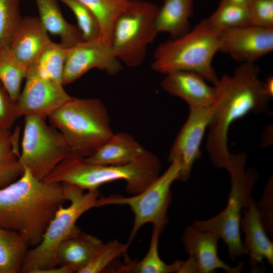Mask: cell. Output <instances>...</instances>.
<instances>
[{
    "instance_id": "8fae6325",
    "label": "cell",
    "mask_w": 273,
    "mask_h": 273,
    "mask_svg": "<svg viewBox=\"0 0 273 273\" xmlns=\"http://www.w3.org/2000/svg\"><path fill=\"white\" fill-rule=\"evenodd\" d=\"M25 79L16 102L20 116L35 115L47 119L71 98L62 84L41 75L34 64L28 68Z\"/></svg>"
},
{
    "instance_id": "6da1fadb",
    "label": "cell",
    "mask_w": 273,
    "mask_h": 273,
    "mask_svg": "<svg viewBox=\"0 0 273 273\" xmlns=\"http://www.w3.org/2000/svg\"><path fill=\"white\" fill-rule=\"evenodd\" d=\"M259 73L255 63H241L233 74L223 75L214 84L215 110L205 145L211 162L217 168L228 171L230 167L228 136L231 124L251 112H268L271 98L264 90Z\"/></svg>"
},
{
    "instance_id": "7c38bea8",
    "label": "cell",
    "mask_w": 273,
    "mask_h": 273,
    "mask_svg": "<svg viewBox=\"0 0 273 273\" xmlns=\"http://www.w3.org/2000/svg\"><path fill=\"white\" fill-rule=\"evenodd\" d=\"M219 237L215 233L199 229L193 225L185 230L182 241L185 252L189 255L181 261L178 273H211L221 269L229 273L241 272L243 262L231 266L218 256Z\"/></svg>"
},
{
    "instance_id": "9a60e30c",
    "label": "cell",
    "mask_w": 273,
    "mask_h": 273,
    "mask_svg": "<svg viewBox=\"0 0 273 273\" xmlns=\"http://www.w3.org/2000/svg\"><path fill=\"white\" fill-rule=\"evenodd\" d=\"M219 51L241 63H254L273 51V28L253 25L220 32Z\"/></svg>"
},
{
    "instance_id": "9c48e42d",
    "label": "cell",
    "mask_w": 273,
    "mask_h": 273,
    "mask_svg": "<svg viewBox=\"0 0 273 273\" xmlns=\"http://www.w3.org/2000/svg\"><path fill=\"white\" fill-rule=\"evenodd\" d=\"M165 171L141 192L129 197L111 195L101 197L102 206L119 205L128 206L134 214V221L128 238L130 244L140 229L151 223L162 231L168 223L167 211L171 202V187L178 179L181 163L179 159L170 162Z\"/></svg>"
},
{
    "instance_id": "d6986e66",
    "label": "cell",
    "mask_w": 273,
    "mask_h": 273,
    "mask_svg": "<svg viewBox=\"0 0 273 273\" xmlns=\"http://www.w3.org/2000/svg\"><path fill=\"white\" fill-rule=\"evenodd\" d=\"M104 242L80 229L64 240L56 255L57 265L66 266L79 273L99 250Z\"/></svg>"
},
{
    "instance_id": "3957f363",
    "label": "cell",
    "mask_w": 273,
    "mask_h": 273,
    "mask_svg": "<svg viewBox=\"0 0 273 273\" xmlns=\"http://www.w3.org/2000/svg\"><path fill=\"white\" fill-rule=\"evenodd\" d=\"M158 158L146 150L127 163L103 165L87 162L84 158L69 156L49 174L43 181L67 183L85 191L98 190L102 185L118 180L126 182V191L135 195L143 191L159 175Z\"/></svg>"
},
{
    "instance_id": "e575fe53",
    "label": "cell",
    "mask_w": 273,
    "mask_h": 273,
    "mask_svg": "<svg viewBox=\"0 0 273 273\" xmlns=\"http://www.w3.org/2000/svg\"><path fill=\"white\" fill-rule=\"evenodd\" d=\"M257 211L261 223L266 232L272 236L273 233V181L272 177L267 181L264 191L258 204Z\"/></svg>"
},
{
    "instance_id": "d6a6232c",
    "label": "cell",
    "mask_w": 273,
    "mask_h": 273,
    "mask_svg": "<svg viewBox=\"0 0 273 273\" xmlns=\"http://www.w3.org/2000/svg\"><path fill=\"white\" fill-rule=\"evenodd\" d=\"M20 117L16 102L0 81V130H11Z\"/></svg>"
},
{
    "instance_id": "e0dca14e",
    "label": "cell",
    "mask_w": 273,
    "mask_h": 273,
    "mask_svg": "<svg viewBox=\"0 0 273 273\" xmlns=\"http://www.w3.org/2000/svg\"><path fill=\"white\" fill-rule=\"evenodd\" d=\"M51 41L38 17L27 16L22 18L8 48L14 57L28 68Z\"/></svg>"
},
{
    "instance_id": "44dd1931",
    "label": "cell",
    "mask_w": 273,
    "mask_h": 273,
    "mask_svg": "<svg viewBox=\"0 0 273 273\" xmlns=\"http://www.w3.org/2000/svg\"><path fill=\"white\" fill-rule=\"evenodd\" d=\"M35 2L42 25L48 33L58 36L60 43L64 47L70 48L84 40L78 28L65 19L58 0H35Z\"/></svg>"
},
{
    "instance_id": "4fadbf2b",
    "label": "cell",
    "mask_w": 273,
    "mask_h": 273,
    "mask_svg": "<svg viewBox=\"0 0 273 273\" xmlns=\"http://www.w3.org/2000/svg\"><path fill=\"white\" fill-rule=\"evenodd\" d=\"M122 64L111 46L102 39L83 40L67 49L63 84L72 83L94 68L116 75L121 71Z\"/></svg>"
},
{
    "instance_id": "cb8c5ba5",
    "label": "cell",
    "mask_w": 273,
    "mask_h": 273,
    "mask_svg": "<svg viewBox=\"0 0 273 273\" xmlns=\"http://www.w3.org/2000/svg\"><path fill=\"white\" fill-rule=\"evenodd\" d=\"M30 246L23 235L0 227V273L21 272Z\"/></svg>"
},
{
    "instance_id": "5b68a950",
    "label": "cell",
    "mask_w": 273,
    "mask_h": 273,
    "mask_svg": "<svg viewBox=\"0 0 273 273\" xmlns=\"http://www.w3.org/2000/svg\"><path fill=\"white\" fill-rule=\"evenodd\" d=\"M220 44V32L203 19L186 34L160 44L151 68L164 74L177 71L195 72L214 84L218 78L212 61Z\"/></svg>"
},
{
    "instance_id": "7a4b0ae2",
    "label": "cell",
    "mask_w": 273,
    "mask_h": 273,
    "mask_svg": "<svg viewBox=\"0 0 273 273\" xmlns=\"http://www.w3.org/2000/svg\"><path fill=\"white\" fill-rule=\"evenodd\" d=\"M66 202L61 184L39 180L24 168L18 179L0 190V227L23 235L35 247Z\"/></svg>"
},
{
    "instance_id": "1f68e13d",
    "label": "cell",
    "mask_w": 273,
    "mask_h": 273,
    "mask_svg": "<svg viewBox=\"0 0 273 273\" xmlns=\"http://www.w3.org/2000/svg\"><path fill=\"white\" fill-rule=\"evenodd\" d=\"M67 6L75 16L78 29L84 40L100 37V28L97 19L90 11L78 0H58Z\"/></svg>"
},
{
    "instance_id": "f546056e",
    "label": "cell",
    "mask_w": 273,
    "mask_h": 273,
    "mask_svg": "<svg viewBox=\"0 0 273 273\" xmlns=\"http://www.w3.org/2000/svg\"><path fill=\"white\" fill-rule=\"evenodd\" d=\"M20 0H0V49L8 47L22 17Z\"/></svg>"
},
{
    "instance_id": "f1b7e54d",
    "label": "cell",
    "mask_w": 273,
    "mask_h": 273,
    "mask_svg": "<svg viewBox=\"0 0 273 273\" xmlns=\"http://www.w3.org/2000/svg\"><path fill=\"white\" fill-rule=\"evenodd\" d=\"M67 49L61 43L51 41L43 49L34 64L38 72L44 77L63 85Z\"/></svg>"
},
{
    "instance_id": "5bb4252c",
    "label": "cell",
    "mask_w": 273,
    "mask_h": 273,
    "mask_svg": "<svg viewBox=\"0 0 273 273\" xmlns=\"http://www.w3.org/2000/svg\"><path fill=\"white\" fill-rule=\"evenodd\" d=\"M214 110V104L207 107L190 108L188 119L178 133L168 155L169 162L176 159L181 161L178 180H187L195 162L200 158L201 143Z\"/></svg>"
},
{
    "instance_id": "484cf974",
    "label": "cell",
    "mask_w": 273,
    "mask_h": 273,
    "mask_svg": "<svg viewBox=\"0 0 273 273\" xmlns=\"http://www.w3.org/2000/svg\"><path fill=\"white\" fill-rule=\"evenodd\" d=\"M85 6L97 19L100 28V38L111 46L114 23L128 7L131 0H78Z\"/></svg>"
},
{
    "instance_id": "52a82bcc",
    "label": "cell",
    "mask_w": 273,
    "mask_h": 273,
    "mask_svg": "<svg viewBox=\"0 0 273 273\" xmlns=\"http://www.w3.org/2000/svg\"><path fill=\"white\" fill-rule=\"evenodd\" d=\"M247 157L244 153L231 154L228 170L231 177V189L225 209L207 220H196V228L216 234L227 245L229 255L234 261L244 254L248 255L241 237L240 222L244 210L251 197L252 188L258 174L255 169H245Z\"/></svg>"
},
{
    "instance_id": "ac0fdd59",
    "label": "cell",
    "mask_w": 273,
    "mask_h": 273,
    "mask_svg": "<svg viewBox=\"0 0 273 273\" xmlns=\"http://www.w3.org/2000/svg\"><path fill=\"white\" fill-rule=\"evenodd\" d=\"M240 228L245 234L243 246L250 256L251 271L259 270L258 265L265 259L273 265V243L268 238L257 211L256 203L250 198L243 212Z\"/></svg>"
},
{
    "instance_id": "8d00e7d4",
    "label": "cell",
    "mask_w": 273,
    "mask_h": 273,
    "mask_svg": "<svg viewBox=\"0 0 273 273\" xmlns=\"http://www.w3.org/2000/svg\"><path fill=\"white\" fill-rule=\"evenodd\" d=\"M263 89L265 93L271 98L273 96V77L269 76L263 81Z\"/></svg>"
},
{
    "instance_id": "ba28073f",
    "label": "cell",
    "mask_w": 273,
    "mask_h": 273,
    "mask_svg": "<svg viewBox=\"0 0 273 273\" xmlns=\"http://www.w3.org/2000/svg\"><path fill=\"white\" fill-rule=\"evenodd\" d=\"M159 7L145 0H131L113 25L111 47L116 57L134 67L144 61L147 47L159 33L156 18Z\"/></svg>"
},
{
    "instance_id": "603a6c76",
    "label": "cell",
    "mask_w": 273,
    "mask_h": 273,
    "mask_svg": "<svg viewBox=\"0 0 273 273\" xmlns=\"http://www.w3.org/2000/svg\"><path fill=\"white\" fill-rule=\"evenodd\" d=\"M20 130H0V190L18 179L24 170L19 158Z\"/></svg>"
},
{
    "instance_id": "d4e9b609",
    "label": "cell",
    "mask_w": 273,
    "mask_h": 273,
    "mask_svg": "<svg viewBox=\"0 0 273 273\" xmlns=\"http://www.w3.org/2000/svg\"><path fill=\"white\" fill-rule=\"evenodd\" d=\"M162 230L153 226L150 244L147 253L140 261L129 262L117 270L135 273H178L181 261L176 260L170 264L160 258L159 250V238Z\"/></svg>"
},
{
    "instance_id": "277c9868",
    "label": "cell",
    "mask_w": 273,
    "mask_h": 273,
    "mask_svg": "<svg viewBox=\"0 0 273 273\" xmlns=\"http://www.w3.org/2000/svg\"><path fill=\"white\" fill-rule=\"evenodd\" d=\"M48 119L63 135L71 156L76 157L91 156L114 133L107 110L97 99L71 97Z\"/></svg>"
},
{
    "instance_id": "30bf717a",
    "label": "cell",
    "mask_w": 273,
    "mask_h": 273,
    "mask_svg": "<svg viewBox=\"0 0 273 273\" xmlns=\"http://www.w3.org/2000/svg\"><path fill=\"white\" fill-rule=\"evenodd\" d=\"M62 133L46 119L35 115L24 116L20 161L36 178L43 180L63 160L71 156Z\"/></svg>"
},
{
    "instance_id": "74e56055",
    "label": "cell",
    "mask_w": 273,
    "mask_h": 273,
    "mask_svg": "<svg viewBox=\"0 0 273 273\" xmlns=\"http://www.w3.org/2000/svg\"><path fill=\"white\" fill-rule=\"evenodd\" d=\"M231 2H233L235 4L246 7L249 8V5H250L252 0H228Z\"/></svg>"
},
{
    "instance_id": "836d02e7",
    "label": "cell",
    "mask_w": 273,
    "mask_h": 273,
    "mask_svg": "<svg viewBox=\"0 0 273 273\" xmlns=\"http://www.w3.org/2000/svg\"><path fill=\"white\" fill-rule=\"evenodd\" d=\"M249 9L251 25L273 28V0H252Z\"/></svg>"
},
{
    "instance_id": "d590c367",
    "label": "cell",
    "mask_w": 273,
    "mask_h": 273,
    "mask_svg": "<svg viewBox=\"0 0 273 273\" xmlns=\"http://www.w3.org/2000/svg\"><path fill=\"white\" fill-rule=\"evenodd\" d=\"M74 271L66 266L57 265L51 268L46 269L39 271L38 273H73Z\"/></svg>"
},
{
    "instance_id": "8992f818",
    "label": "cell",
    "mask_w": 273,
    "mask_h": 273,
    "mask_svg": "<svg viewBox=\"0 0 273 273\" xmlns=\"http://www.w3.org/2000/svg\"><path fill=\"white\" fill-rule=\"evenodd\" d=\"M64 196L69 204L60 206L50 222L40 243L29 249L21 272L38 273L57 266L56 255L60 244L80 229L79 218L89 209L101 207L99 190L84 192L74 185L61 183Z\"/></svg>"
},
{
    "instance_id": "ffe728a7",
    "label": "cell",
    "mask_w": 273,
    "mask_h": 273,
    "mask_svg": "<svg viewBox=\"0 0 273 273\" xmlns=\"http://www.w3.org/2000/svg\"><path fill=\"white\" fill-rule=\"evenodd\" d=\"M146 150L129 133L118 132L95 153L84 158L88 162L103 164H123L139 157Z\"/></svg>"
},
{
    "instance_id": "2e32d148",
    "label": "cell",
    "mask_w": 273,
    "mask_h": 273,
    "mask_svg": "<svg viewBox=\"0 0 273 273\" xmlns=\"http://www.w3.org/2000/svg\"><path fill=\"white\" fill-rule=\"evenodd\" d=\"M165 75L161 82L162 88L168 94L183 99L189 108L207 107L215 103V86L209 85L199 74L177 71Z\"/></svg>"
},
{
    "instance_id": "7402d4cb",
    "label": "cell",
    "mask_w": 273,
    "mask_h": 273,
    "mask_svg": "<svg viewBox=\"0 0 273 273\" xmlns=\"http://www.w3.org/2000/svg\"><path fill=\"white\" fill-rule=\"evenodd\" d=\"M193 12V0H163L156 18L158 33L178 37L191 28L190 20Z\"/></svg>"
},
{
    "instance_id": "83f0119b",
    "label": "cell",
    "mask_w": 273,
    "mask_h": 273,
    "mask_svg": "<svg viewBox=\"0 0 273 273\" xmlns=\"http://www.w3.org/2000/svg\"><path fill=\"white\" fill-rule=\"evenodd\" d=\"M28 69L14 57L8 47L0 49V81L15 102Z\"/></svg>"
},
{
    "instance_id": "4dcf8cb0",
    "label": "cell",
    "mask_w": 273,
    "mask_h": 273,
    "mask_svg": "<svg viewBox=\"0 0 273 273\" xmlns=\"http://www.w3.org/2000/svg\"><path fill=\"white\" fill-rule=\"evenodd\" d=\"M129 244L117 240L104 243L87 265L79 273H100L117 257L126 254Z\"/></svg>"
},
{
    "instance_id": "4316f807",
    "label": "cell",
    "mask_w": 273,
    "mask_h": 273,
    "mask_svg": "<svg viewBox=\"0 0 273 273\" xmlns=\"http://www.w3.org/2000/svg\"><path fill=\"white\" fill-rule=\"evenodd\" d=\"M206 19L219 32L251 25L249 8L228 0H221L216 10Z\"/></svg>"
}]
</instances>
